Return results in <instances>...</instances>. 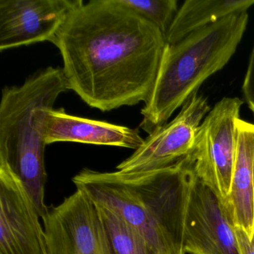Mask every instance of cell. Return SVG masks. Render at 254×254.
<instances>
[{"instance_id": "6da1fadb", "label": "cell", "mask_w": 254, "mask_h": 254, "mask_svg": "<svg viewBox=\"0 0 254 254\" xmlns=\"http://www.w3.org/2000/svg\"><path fill=\"white\" fill-rule=\"evenodd\" d=\"M52 43L68 90L104 112L148 102L166 45L157 26L118 0L83 2Z\"/></svg>"}, {"instance_id": "7a4b0ae2", "label": "cell", "mask_w": 254, "mask_h": 254, "mask_svg": "<svg viewBox=\"0 0 254 254\" xmlns=\"http://www.w3.org/2000/svg\"><path fill=\"white\" fill-rule=\"evenodd\" d=\"M62 68L35 72L21 85L5 87L0 102V164L21 181L44 220L47 175L44 162L47 117L59 96L67 91Z\"/></svg>"}, {"instance_id": "3957f363", "label": "cell", "mask_w": 254, "mask_h": 254, "mask_svg": "<svg viewBox=\"0 0 254 254\" xmlns=\"http://www.w3.org/2000/svg\"><path fill=\"white\" fill-rule=\"evenodd\" d=\"M248 11L236 13L166 44L152 93L141 110L140 127L151 133L230 62L248 26Z\"/></svg>"}, {"instance_id": "277c9868", "label": "cell", "mask_w": 254, "mask_h": 254, "mask_svg": "<svg viewBox=\"0 0 254 254\" xmlns=\"http://www.w3.org/2000/svg\"><path fill=\"white\" fill-rule=\"evenodd\" d=\"M243 102L224 97L204 117L190 153L197 178L225 204L231 188L236 151V120Z\"/></svg>"}, {"instance_id": "5b68a950", "label": "cell", "mask_w": 254, "mask_h": 254, "mask_svg": "<svg viewBox=\"0 0 254 254\" xmlns=\"http://www.w3.org/2000/svg\"><path fill=\"white\" fill-rule=\"evenodd\" d=\"M117 172L166 232L178 252L185 254V218L190 187L195 175L190 154L156 170L132 174Z\"/></svg>"}, {"instance_id": "8992f818", "label": "cell", "mask_w": 254, "mask_h": 254, "mask_svg": "<svg viewBox=\"0 0 254 254\" xmlns=\"http://www.w3.org/2000/svg\"><path fill=\"white\" fill-rule=\"evenodd\" d=\"M43 221L48 254H114L96 204L81 190L49 210Z\"/></svg>"}, {"instance_id": "52a82bcc", "label": "cell", "mask_w": 254, "mask_h": 254, "mask_svg": "<svg viewBox=\"0 0 254 254\" xmlns=\"http://www.w3.org/2000/svg\"><path fill=\"white\" fill-rule=\"evenodd\" d=\"M211 111L207 99L193 95L170 123L157 127L143 144L117 166L123 174L149 172L167 167L188 155L200 123Z\"/></svg>"}, {"instance_id": "ba28073f", "label": "cell", "mask_w": 254, "mask_h": 254, "mask_svg": "<svg viewBox=\"0 0 254 254\" xmlns=\"http://www.w3.org/2000/svg\"><path fill=\"white\" fill-rule=\"evenodd\" d=\"M97 206L111 209L137 232L157 254H181L166 232L137 196L124 184L118 172L84 169L72 179Z\"/></svg>"}, {"instance_id": "9c48e42d", "label": "cell", "mask_w": 254, "mask_h": 254, "mask_svg": "<svg viewBox=\"0 0 254 254\" xmlns=\"http://www.w3.org/2000/svg\"><path fill=\"white\" fill-rule=\"evenodd\" d=\"M184 252L239 254L235 226L221 200L193 177L184 227Z\"/></svg>"}, {"instance_id": "30bf717a", "label": "cell", "mask_w": 254, "mask_h": 254, "mask_svg": "<svg viewBox=\"0 0 254 254\" xmlns=\"http://www.w3.org/2000/svg\"><path fill=\"white\" fill-rule=\"evenodd\" d=\"M0 254H48L39 213L24 186L0 164Z\"/></svg>"}, {"instance_id": "8fae6325", "label": "cell", "mask_w": 254, "mask_h": 254, "mask_svg": "<svg viewBox=\"0 0 254 254\" xmlns=\"http://www.w3.org/2000/svg\"><path fill=\"white\" fill-rule=\"evenodd\" d=\"M81 0H0V50L52 41Z\"/></svg>"}, {"instance_id": "7c38bea8", "label": "cell", "mask_w": 254, "mask_h": 254, "mask_svg": "<svg viewBox=\"0 0 254 254\" xmlns=\"http://www.w3.org/2000/svg\"><path fill=\"white\" fill-rule=\"evenodd\" d=\"M45 142H72L123 147L136 151L145 139L137 129L75 117L64 110H53L47 119Z\"/></svg>"}, {"instance_id": "4fadbf2b", "label": "cell", "mask_w": 254, "mask_h": 254, "mask_svg": "<svg viewBox=\"0 0 254 254\" xmlns=\"http://www.w3.org/2000/svg\"><path fill=\"white\" fill-rule=\"evenodd\" d=\"M236 151L230 195L224 204L235 227L254 237V124L236 120Z\"/></svg>"}, {"instance_id": "5bb4252c", "label": "cell", "mask_w": 254, "mask_h": 254, "mask_svg": "<svg viewBox=\"0 0 254 254\" xmlns=\"http://www.w3.org/2000/svg\"><path fill=\"white\" fill-rule=\"evenodd\" d=\"M253 5L254 0H187L178 9L166 34V44L179 42L224 17L248 11Z\"/></svg>"}, {"instance_id": "9a60e30c", "label": "cell", "mask_w": 254, "mask_h": 254, "mask_svg": "<svg viewBox=\"0 0 254 254\" xmlns=\"http://www.w3.org/2000/svg\"><path fill=\"white\" fill-rule=\"evenodd\" d=\"M114 254H157L143 238L111 209L97 206Z\"/></svg>"}, {"instance_id": "2e32d148", "label": "cell", "mask_w": 254, "mask_h": 254, "mask_svg": "<svg viewBox=\"0 0 254 254\" xmlns=\"http://www.w3.org/2000/svg\"><path fill=\"white\" fill-rule=\"evenodd\" d=\"M120 4L157 26L166 37L178 12L177 0H118Z\"/></svg>"}, {"instance_id": "e0dca14e", "label": "cell", "mask_w": 254, "mask_h": 254, "mask_svg": "<svg viewBox=\"0 0 254 254\" xmlns=\"http://www.w3.org/2000/svg\"><path fill=\"white\" fill-rule=\"evenodd\" d=\"M242 90L245 102L254 115V45L251 52Z\"/></svg>"}, {"instance_id": "ac0fdd59", "label": "cell", "mask_w": 254, "mask_h": 254, "mask_svg": "<svg viewBox=\"0 0 254 254\" xmlns=\"http://www.w3.org/2000/svg\"><path fill=\"white\" fill-rule=\"evenodd\" d=\"M239 254H254V237L250 239L248 233L240 227H235Z\"/></svg>"}, {"instance_id": "d6986e66", "label": "cell", "mask_w": 254, "mask_h": 254, "mask_svg": "<svg viewBox=\"0 0 254 254\" xmlns=\"http://www.w3.org/2000/svg\"></svg>"}]
</instances>
